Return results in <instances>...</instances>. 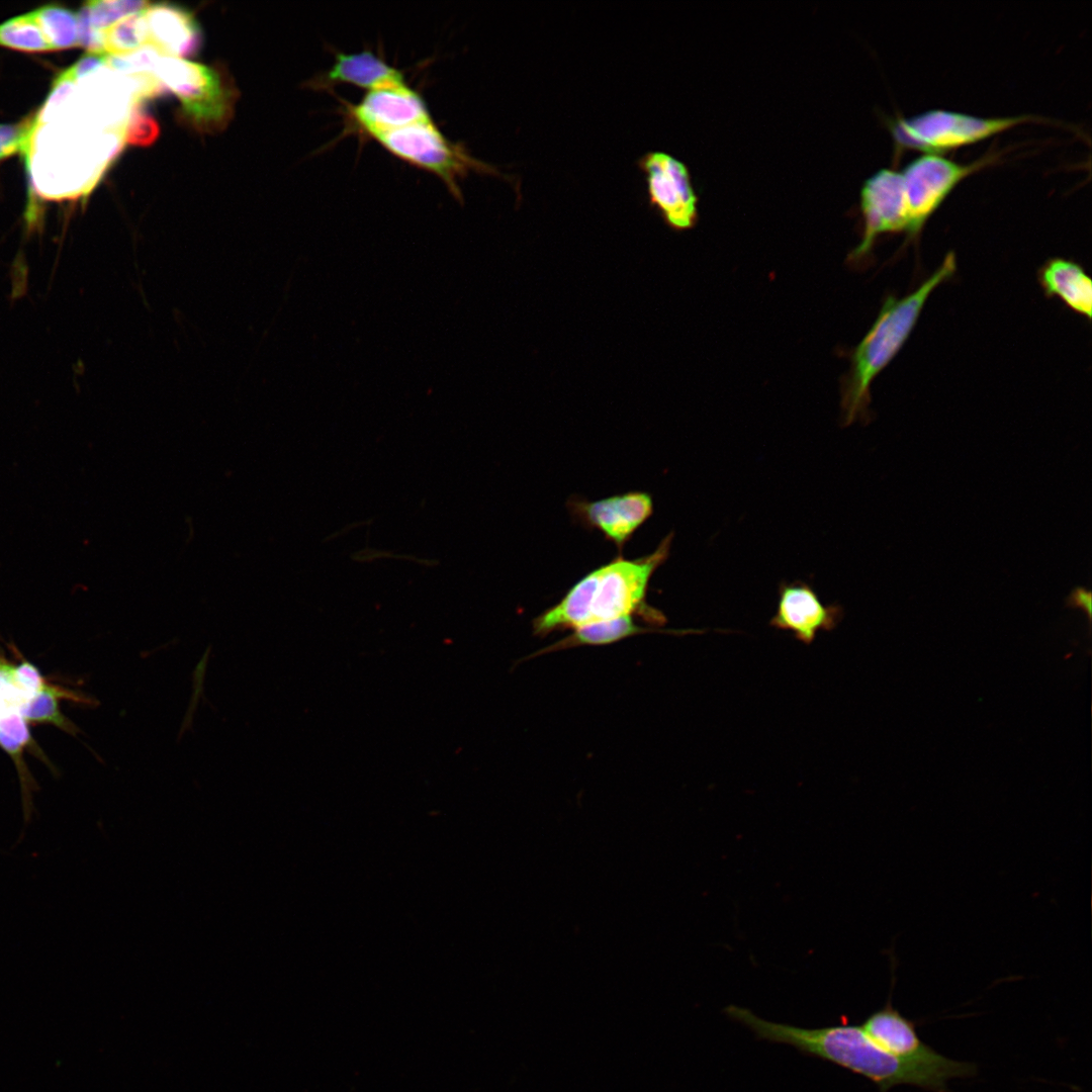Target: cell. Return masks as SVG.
Returning <instances> with one entry per match:
<instances>
[{"instance_id":"obj_1","label":"cell","mask_w":1092,"mask_h":1092,"mask_svg":"<svg viewBox=\"0 0 1092 1092\" xmlns=\"http://www.w3.org/2000/svg\"><path fill=\"white\" fill-rule=\"evenodd\" d=\"M724 1013L749 1028L757 1039L788 1044L803 1055L837 1065L871 1080L880 1092L898 1085L947 1092L948 1080L973 1077L977 1073L976 1064L952 1059L936 1066L901 1060L882 1050L857 1025L804 1028L764 1020L735 1005L726 1007Z\"/></svg>"},{"instance_id":"obj_2","label":"cell","mask_w":1092,"mask_h":1092,"mask_svg":"<svg viewBox=\"0 0 1092 1092\" xmlns=\"http://www.w3.org/2000/svg\"><path fill=\"white\" fill-rule=\"evenodd\" d=\"M956 268L954 254L948 253L917 289L902 298H886L874 325L850 356L849 371L841 386L843 426L866 419L871 383L901 350L931 292L949 279Z\"/></svg>"},{"instance_id":"obj_3","label":"cell","mask_w":1092,"mask_h":1092,"mask_svg":"<svg viewBox=\"0 0 1092 1092\" xmlns=\"http://www.w3.org/2000/svg\"><path fill=\"white\" fill-rule=\"evenodd\" d=\"M371 139L393 156L435 174L456 198H461L459 180L471 171L499 175L494 167L448 140L433 120L380 132Z\"/></svg>"},{"instance_id":"obj_4","label":"cell","mask_w":1092,"mask_h":1092,"mask_svg":"<svg viewBox=\"0 0 1092 1092\" xmlns=\"http://www.w3.org/2000/svg\"><path fill=\"white\" fill-rule=\"evenodd\" d=\"M1029 118L1028 115L981 117L964 112L931 109L889 121L899 148L937 154L982 141Z\"/></svg>"},{"instance_id":"obj_5","label":"cell","mask_w":1092,"mask_h":1092,"mask_svg":"<svg viewBox=\"0 0 1092 1092\" xmlns=\"http://www.w3.org/2000/svg\"><path fill=\"white\" fill-rule=\"evenodd\" d=\"M152 75L180 100L185 115L204 129L226 120L231 97L219 74L194 62L161 54Z\"/></svg>"},{"instance_id":"obj_6","label":"cell","mask_w":1092,"mask_h":1092,"mask_svg":"<svg viewBox=\"0 0 1092 1092\" xmlns=\"http://www.w3.org/2000/svg\"><path fill=\"white\" fill-rule=\"evenodd\" d=\"M673 534L670 533L650 554L636 558L618 557L595 569L596 585L589 622L631 616L639 611L646 597L649 580L668 558Z\"/></svg>"},{"instance_id":"obj_7","label":"cell","mask_w":1092,"mask_h":1092,"mask_svg":"<svg viewBox=\"0 0 1092 1092\" xmlns=\"http://www.w3.org/2000/svg\"><path fill=\"white\" fill-rule=\"evenodd\" d=\"M988 162L960 164L937 154H923L900 170L909 214V235L916 236L957 184Z\"/></svg>"},{"instance_id":"obj_8","label":"cell","mask_w":1092,"mask_h":1092,"mask_svg":"<svg viewBox=\"0 0 1092 1092\" xmlns=\"http://www.w3.org/2000/svg\"><path fill=\"white\" fill-rule=\"evenodd\" d=\"M644 174L648 201L666 225L687 231L698 220V196L689 168L675 157L660 151L644 154L638 161Z\"/></svg>"},{"instance_id":"obj_9","label":"cell","mask_w":1092,"mask_h":1092,"mask_svg":"<svg viewBox=\"0 0 1092 1092\" xmlns=\"http://www.w3.org/2000/svg\"><path fill=\"white\" fill-rule=\"evenodd\" d=\"M863 231L859 244L849 254L854 264L872 253L877 239L886 233L909 234V214L900 171L880 169L869 177L860 191Z\"/></svg>"},{"instance_id":"obj_10","label":"cell","mask_w":1092,"mask_h":1092,"mask_svg":"<svg viewBox=\"0 0 1092 1092\" xmlns=\"http://www.w3.org/2000/svg\"><path fill=\"white\" fill-rule=\"evenodd\" d=\"M567 509L577 523L600 531L621 551L652 515L653 502L646 492L630 491L598 500L572 496Z\"/></svg>"},{"instance_id":"obj_11","label":"cell","mask_w":1092,"mask_h":1092,"mask_svg":"<svg viewBox=\"0 0 1092 1092\" xmlns=\"http://www.w3.org/2000/svg\"><path fill=\"white\" fill-rule=\"evenodd\" d=\"M346 107L355 127L369 138L432 120L423 97L405 83L370 90L360 102Z\"/></svg>"},{"instance_id":"obj_12","label":"cell","mask_w":1092,"mask_h":1092,"mask_svg":"<svg viewBox=\"0 0 1092 1092\" xmlns=\"http://www.w3.org/2000/svg\"><path fill=\"white\" fill-rule=\"evenodd\" d=\"M838 605H825L812 586L804 581L783 582L779 587L776 614L769 625L790 631L795 639L810 645L821 631L834 630L842 619Z\"/></svg>"},{"instance_id":"obj_13","label":"cell","mask_w":1092,"mask_h":1092,"mask_svg":"<svg viewBox=\"0 0 1092 1092\" xmlns=\"http://www.w3.org/2000/svg\"><path fill=\"white\" fill-rule=\"evenodd\" d=\"M892 992L886 1004L870 1014L861 1028L885 1052L907 1062L941 1065L949 1058L942 1056L921 1040L916 1023L903 1016L892 1004Z\"/></svg>"},{"instance_id":"obj_14","label":"cell","mask_w":1092,"mask_h":1092,"mask_svg":"<svg viewBox=\"0 0 1092 1092\" xmlns=\"http://www.w3.org/2000/svg\"><path fill=\"white\" fill-rule=\"evenodd\" d=\"M151 46L161 54L179 58L197 55L202 31L194 14L185 7L157 3L145 10Z\"/></svg>"},{"instance_id":"obj_15","label":"cell","mask_w":1092,"mask_h":1092,"mask_svg":"<svg viewBox=\"0 0 1092 1092\" xmlns=\"http://www.w3.org/2000/svg\"><path fill=\"white\" fill-rule=\"evenodd\" d=\"M346 83L368 91L404 84L402 72L387 64L369 50L358 53H337L331 68L315 81L318 88Z\"/></svg>"},{"instance_id":"obj_16","label":"cell","mask_w":1092,"mask_h":1092,"mask_svg":"<svg viewBox=\"0 0 1092 1092\" xmlns=\"http://www.w3.org/2000/svg\"><path fill=\"white\" fill-rule=\"evenodd\" d=\"M1038 279L1048 296L1059 297L1074 311L1091 318L1092 283L1079 264L1063 258L1051 259L1040 269Z\"/></svg>"},{"instance_id":"obj_17","label":"cell","mask_w":1092,"mask_h":1092,"mask_svg":"<svg viewBox=\"0 0 1092 1092\" xmlns=\"http://www.w3.org/2000/svg\"><path fill=\"white\" fill-rule=\"evenodd\" d=\"M596 585L595 569L575 582L555 606L547 609L533 622L534 634L546 636L560 629H576L590 619Z\"/></svg>"},{"instance_id":"obj_18","label":"cell","mask_w":1092,"mask_h":1092,"mask_svg":"<svg viewBox=\"0 0 1092 1092\" xmlns=\"http://www.w3.org/2000/svg\"><path fill=\"white\" fill-rule=\"evenodd\" d=\"M10 667L7 663L0 670V746L18 764L31 737L21 712L24 696L13 684Z\"/></svg>"},{"instance_id":"obj_19","label":"cell","mask_w":1092,"mask_h":1092,"mask_svg":"<svg viewBox=\"0 0 1092 1092\" xmlns=\"http://www.w3.org/2000/svg\"><path fill=\"white\" fill-rule=\"evenodd\" d=\"M646 632H649V629L636 625L631 616L590 622L574 629L569 636L540 650L537 654L576 646L610 644Z\"/></svg>"},{"instance_id":"obj_20","label":"cell","mask_w":1092,"mask_h":1092,"mask_svg":"<svg viewBox=\"0 0 1092 1092\" xmlns=\"http://www.w3.org/2000/svg\"><path fill=\"white\" fill-rule=\"evenodd\" d=\"M52 51L80 46L78 14L59 5H46L32 11Z\"/></svg>"},{"instance_id":"obj_21","label":"cell","mask_w":1092,"mask_h":1092,"mask_svg":"<svg viewBox=\"0 0 1092 1092\" xmlns=\"http://www.w3.org/2000/svg\"><path fill=\"white\" fill-rule=\"evenodd\" d=\"M150 42L145 10L127 16L103 30V52L126 55Z\"/></svg>"},{"instance_id":"obj_22","label":"cell","mask_w":1092,"mask_h":1092,"mask_svg":"<svg viewBox=\"0 0 1092 1092\" xmlns=\"http://www.w3.org/2000/svg\"><path fill=\"white\" fill-rule=\"evenodd\" d=\"M0 47L28 53L52 51L32 11L0 24Z\"/></svg>"},{"instance_id":"obj_23","label":"cell","mask_w":1092,"mask_h":1092,"mask_svg":"<svg viewBox=\"0 0 1092 1092\" xmlns=\"http://www.w3.org/2000/svg\"><path fill=\"white\" fill-rule=\"evenodd\" d=\"M149 5L147 1L133 0L88 1L78 16L93 29L103 31L122 18L143 12Z\"/></svg>"},{"instance_id":"obj_24","label":"cell","mask_w":1092,"mask_h":1092,"mask_svg":"<svg viewBox=\"0 0 1092 1092\" xmlns=\"http://www.w3.org/2000/svg\"><path fill=\"white\" fill-rule=\"evenodd\" d=\"M62 695L57 688L46 685L22 702L21 712L24 719L27 722L51 723L67 730L71 729L59 707V698Z\"/></svg>"},{"instance_id":"obj_25","label":"cell","mask_w":1092,"mask_h":1092,"mask_svg":"<svg viewBox=\"0 0 1092 1092\" xmlns=\"http://www.w3.org/2000/svg\"><path fill=\"white\" fill-rule=\"evenodd\" d=\"M159 132L160 128L154 116L144 108L142 101H135L128 120L124 123V141L131 146H150Z\"/></svg>"},{"instance_id":"obj_26","label":"cell","mask_w":1092,"mask_h":1092,"mask_svg":"<svg viewBox=\"0 0 1092 1092\" xmlns=\"http://www.w3.org/2000/svg\"><path fill=\"white\" fill-rule=\"evenodd\" d=\"M35 123V116L17 123H0V161L19 152H27Z\"/></svg>"},{"instance_id":"obj_27","label":"cell","mask_w":1092,"mask_h":1092,"mask_svg":"<svg viewBox=\"0 0 1092 1092\" xmlns=\"http://www.w3.org/2000/svg\"><path fill=\"white\" fill-rule=\"evenodd\" d=\"M10 677L24 696V700L47 685L39 671L29 662H22L16 666L11 665Z\"/></svg>"},{"instance_id":"obj_28","label":"cell","mask_w":1092,"mask_h":1092,"mask_svg":"<svg viewBox=\"0 0 1092 1092\" xmlns=\"http://www.w3.org/2000/svg\"><path fill=\"white\" fill-rule=\"evenodd\" d=\"M209 650H210V648L206 649L204 655L202 656V658L198 662V664H197V666H196V668H195V670L193 672L194 692H193L192 699L190 701V705H189V708L187 710L186 716H185V718L183 720V723H182V726H181V730H180V733H179L180 737L182 736L184 731H187L188 729L192 728L193 714H194V711L196 709L198 701L201 698V695H202V692H203V688H202L203 677H204V673H205V668H206V663H207V659H208Z\"/></svg>"},{"instance_id":"obj_29","label":"cell","mask_w":1092,"mask_h":1092,"mask_svg":"<svg viewBox=\"0 0 1092 1092\" xmlns=\"http://www.w3.org/2000/svg\"><path fill=\"white\" fill-rule=\"evenodd\" d=\"M1066 607L1083 611L1087 615L1089 629H1091L1092 594L1089 589L1081 586L1074 588L1066 599Z\"/></svg>"},{"instance_id":"obj_30","label":"cell","mask_w":1092,"mask_h":1092,"mask_svg":"<svg viewBox=\"0 0 1092 1092\" xmlns=\"http://www.w3.org/2000/svg\"><path fill=\"white\" fill-rule=\"evenodd\" d=\"M6 664H7L6 662H4L3 660H1V659H0V670H1V669H2V668H3V667H4L5 665H6Z\"/></svg>"}]
</instances>
